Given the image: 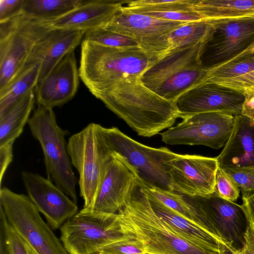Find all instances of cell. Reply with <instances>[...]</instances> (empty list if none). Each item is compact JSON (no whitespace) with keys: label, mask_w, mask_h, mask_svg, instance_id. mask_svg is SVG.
<instances>
[{"label":"cell","mask_w":254,"mask_h":254,"mask_svg":"<svg viewBox=\"0 0 254 254\" xmlns=\"http://www.w3.org/2000/svg\"><path fill=\"white\" fill-rule=\"evenodd\" d=\"M93 95L140 136L157 134L179 118L174 103L145 87L139 77H124Z\"/></svg>","instance_id":"obj_1"},{"label":"cell","mask_w":254,"mask_h":254,"mask_svg":"<svg viewBox=\"0 0 254 254\" xmlns=\"http://www.w3.org/2000/svg\"><path fill=\"white\" fill-rule=\"evenodd\" d=\"M122 233L140 242L145 254H219L185 241L153 210L136 179L125 204L117 213Z\"/></svg>","instance_id":"obj_2"},{"label":"cell","mask_w":254,"mask_h":254,"mask_svg":"<svg viewBox=\"0 0 254 254\" xmlns=\"http://www.w3.org/2000/svg\"><path fill=\"white\" fill-rule=\"evenodd\" d=\"M81 44L79 77L92 94L124 77H140L157 59L140 47H112L84 40Z\"/></svg>","instance_id":"obj_3"},{"label":"cell","mask_w":254,"mask_h":254,"mask_svg":"<svg viewBox=\"0 0 254 254\" xmlns=\"http://www.w3.org/2000/svg\"><path fill=\"white\" fill-rule=\"evenodd\" d=\"M204 43L171 48L141 74L140 81L153 92L174 103L183 93L206 81L208 70L200 59Z\"/></svg>","instance_id":"obj_4"},{"label":"cell","mask_w":254,"mask_h":254,"mask_svg":"<svg viewBox=\"0 0 254 254\" xmlns=\"http://www.w3.org/2000/svg\"><path fill=\"white\" fill-rule=\"evenodd\" d=\"M27 123L33 136L42 147L47 178L76 203L77 180L65 138L68 131L59 126L52 108L41 105L34 110Z\"/></svg>","instance_id":"obj_5"},{"label":"cell","mask_w":254,"mask_h":254,"mask_svg":"<svg viewBox=\"0 0 254 254\" xmlns=\"http://www.w3.org/2000/svg\"><path fill=\"white\" fill-rule=\"evenodd\" d=\"M97 128L110 153L122 157L135 171L137 179L149 186L174 191L164 162L178 155L167 147L152 148L142 144L117 127Z\"/></svg>","instance_id":"obj_6"},{"label":"cell","mask_w":254,"mask_h":254,"mask_svg":"<svg viewBox=\"0 0 254 254\" xmlns=\"http://www.w3.org/2000/svg\"><path fill=\"white\" fill-rule=\"evenodd\" d=\"M66 150L79 174L80 194L83 208L92 209L111 155L98 128L91 123L69 138Z\"/></svg>","instance_id":"obj_7"},{"label":"cell","mask_w":254,"mask_h":254,"mask_svg":"<svg viewBox=\"0 0 254 254\" xmlns=\"http://www.w3.org/2000/svg\"><path fill=\"white\" fill-rule=\"evenodd\" d=\"M51 29L48 22L22 14L0 23V92L18 75L35 45Z\"/></svg>","instance_id":"obj_8"},{"label":"cell","mask_w":254,"mask_h":254,"mask_svg":"<svg viewBox=\"0 0 254 254\" xmlns=\"http://www.w3.org/2000/svg\"><path fill=\"white\" fill-rule=\"evenodd\" d=\"M0 206L10 226L37 254H69L28 196L3 187Z\"/></svg>","instance_id":"obj_9"},{"label":"cell","mask_w":254,"mask_h":254,"mask_svg":"<svg viewBox=\"0 0 254 254\" xmlns=\"http://www.w3.org/2000/svg\"><path fill=\"white\" fill-rule=\"evenodd\" d=\"M61 240L69 254H92L129 237L122 232L117 213L83 208L60 228Z\"/></svg>","instance_id":"obj_10"},{"label":"cell","mask_w":254,"mask_h":254,"mask_svg":"<svg viewBox=\"0 0 254 254\" xmlns=\"http://www.w3.org/2000/svg\"><path fill=\"white\" fill-rule=\"evenodd\" d=\"M201 216L203 228L235 254L244 247L249 222L242 205L215 191L206 197H191Z\"/></svg>","instance_id":"obj_11"},{"label":"cell","mask_w":254,"mask_h":254,"mask_svg":"<svg viewBox=\"0 0 254 254\" xmlns=\"http://www.w3.org/2000/svg\"><path fill=\"white\" fill-rule=\"evenodd\" d=\"M209 20L213 31L205 42L200 57L207 70L254 47V15Z\"/></svg>","instance_id":"obj_12"},{"label":"cell","mask_w":254,"mask_h":254,"mask_svg":"<svg viewBox=\"0 0 254 254\" xmlns=\"http://www.w3.org/2000/svg\"><path fill=\"white\" fill-rule=\"evenodd\" d=\"M234 121V116L225 113L195 114L162 133V141L169 145H201L219 149L230 137Z\"/></svg>","instance_id":"obj_13"},{"label":"cell","mask_w":254,"mask_h":254,"mask_svg":"<svg viewBox=\"0 0 254 254\" xmlns=\"http://www.w3.org/2000/svg\"><path fill=\"white\" fill-rule=\"evenodd\" d=\"M187 23L167 21L121 9L105 28L131 38L147 54L157 59L172 48L171 34Z\"/></svg>","instance_id":"obj_14"},{"label":"cell","mask_w":254,"mask_h":254,"mask_svg":"<svg viewBox=\"0 0 254 254\" xmlns=\"http://www.w3.org/2000/svg\"><path fill=\"white\" fill-rule=\"evenodd\" d=\"M245 99L243 91L206 81L183 93L174 104L179 118L184 119L207 112L241 115Z\"/></svg>","instance_id":"obj_15"},{"label":"cell","mask_w":254,"mask_h":254,"mask_svg":"<svg viewBox=\"0 0 254 254\" xmlns=\"http://www.w3.org/2000/svg\"><path fill=\"white\" fill-rule=\"evenodd\" d=\"M164 164L174 191L190 197H206L215 192L216 157L178 154Z\"/></svg>","instance_id":"obj_16"},{"label":"cell","mask_w":254,"mask_h":254,"mask_svg":"<svg viewBox=\"0 0 254 254\" xmlns=\"http://www.w3.org/2000/svg\"><path fill=\"white\" fill-rule=\"evenodd\" d=\"M21 177L28 196L53 230L77 213L76 203L49 178L27 171L22 172Z\"/></svg>","instance_id":"obj_17"},{"label":"cell","mask_w":254,"mask_h":254,"mask_svg":"<svg viewBox=\"0 0 254 254\" xmlns=\"http://www.w3.org/2000/svg\"><path fill=\"white\" fill-rule=\"evenodd\" d=\"M110 154L92 210L115 214L126 203L137 177L135 171L124 159Z\"/></svg>","instance_id":"obj_18"},{"label":"cell","mask_w":254,"mask_h":254,"mask_svg":"<svg viewBox=\"0 0 254 254\" xmlns=\"http://www.w3.org/2000/svg\"><path fill=\"white\" fill-rule=\"evenodd\" d=\"M79 71L74 52L66 55L36 86L38 105L53 109L71 100L79 85Z\"/></svg>","instance_id":"obj_19"},{"label":"cell","mask_w":254,"mask_h":254,"mask_svg":"<svg viewBox=\"0 0 254 254\" xmlns=\"http://www.w3.org/2000/svg\"><path fill=\"white\" fill-rule=\"evenodd\" d=\"M85 32L51 29L35 45L25 66L41 64L38 83L41 82L66 55L74 52L82 42Z\"/></svg>","instance_id":"obj_20"},{"label":"cell","mask_w":254,"mask_h":254,"mask_svg":"<svg viewBox=\"0 0 254 254\" xmlns=\"http://www.w3.org/2000/svg\"><path fill=\"white\" fill-rule=\"evenodd\" d=\"M127 1L116 0H82L73 10L49 22L52 29L85 32L105 27Z\"/></svg>","instance_id":"obj_21"},{"label":"cell","mask_w":254,"mask_h":254,"mask_svg":"<svg viewBox=\"0 0 254 254\" xmlns=\"http://www.w3.org/2000/svg\"><path fill=\"white\" fill-rule=\"evenodd\" d=\"M234 117L231 135L216 157L218 168L223 170L254 168V126L242 114Z\"/></svg>","instance_id":"obj_22"},{"label":"cell","mask_w":254,"mask_h":254,"mask_svg":"<svg viewBox=\"0 0 254 254\" xmlns=\"http://www.w3.org/2000/svg\"><path fill=\"white\" fill-rule=\"evenodd\" d=\"M146 193L157 215L182 239L207 250L219 253L222 251L229 252L224 244L211 234L183 217L152 195Z\"/></svg>","instance_id":"obj_23"},{"label":"cell","mask_w":254,"mask_h":254,"mask_svg":"<svg viewBox=\"0 0 254 254\" xmlns=\"http://www.w3.org/2000/svg\"><path fill=\"white\" fill-rule=\"evenodd\" d=\"M35 101L34 90L18 99L0 116V146L14 142L20 135Z\"/></svg>","instance_id":"obj_24"},{"label":"cell","mask_w":254,"mask_h":254,"mask_svg":"<svg viewBox=\"0 0 254 254\" xmlns=\"http://www.w3.org/2000/svg\"><path fill=\"white\" fill-rule=\"evenodd\" d=\"M193 8L203 19L237 18L254 15V0H195Z\"/></svg>","instance_id":"obj_25"},{"label":"cell","mask_w":254,"mask_h":254,"mask_svg":"<svg viewBox=\"0 0 254 254\" xmlns=\"http://www.w3.org/2000/svg\"><path fill=\"white\" fill-rule=\"evenodd\" d=\"M41 64L25 66L15 79L0 92V116L18 99L34 90L38 83Z\"/></svg>","instance_id":"obj_26"},{"label":"cell","mask_w":254,"mask_h":254,"mask_svg":"<svg viewBox=\"0 0 254 254\" xmlns=\"http://www.w3.org/2000/svg\"><path fill=\"white\" fill-rule=\"evenodd\" d=\"M137 181L145 192L152 195L183 217L204 229L201 216L191 197L176 191L149 186Z\"/></svg>","instance_id":"obj_27"},{"label":"cell","mask_w":254,"mask_h":254,"mask_svg":"<svg viewBox=\"0 0 254 254\" xmlns=\"http://www.w3.org/2000/svg\"><path fill=\"white\" fill-rule=\"evenodd\" d=\"M81 2L82 0H24L22 14L49 22L69 12Z\"/></svg>","instance_id":"obj_28"},{"label":"cell","mask_w":254,"mask_h":254,"mask_svg":"<svg viewBox=\"0 0 254 254\" xmlns=\"http://www.w3.org/2000/svg\"><path fill=\"white\" fill-rule=\"evenodd\" d=\"M254 70V47L230 61L209 70L206 81L213 82L235 78Z\"/></svg>","instance_id":"obj_29"},{"label":"cell","mask_w":254,"mask_h":254,"mask_svg":"<svg viewBox=\"0 0 254 254\" xmlns=\"http://www.w3.org/2000/svg\"><path fill=\"white\" fill-rule=\"evenodd\" d=\"M213 29L209 20L187 23L171 34L170 41L172 48L205 42L212 34Z\"/></svg>","instance_id":"obj_30"},{"label":"cell","mask_w":254,"mask_h":254,"mask_svg":"<svg viewBox=\"0 0 254 254\" xmlns=\"http://www.w3.org/2000/svg\"><path fill=\"white\" fill-rule=\"evenodd\" d=\"M192 0H138L127 2L121 10L143 14L150 12L193 11Z\"/></svg>","instance_id":"obj_31"},{"label":"cell","mask_w":254,"mask_h":254,"mask_svg":"<svg viewBox=\"0 0 254 254\" xmlns=\"http://www.w3.org/2000/svg\"><path fill=\"white\" fill-rule=\"evenodd\" d=\"M83 40L112 47H139L138 44L131 38L105 27L86 32Z\"/></svg>","instance_id":"obj_32"},{"label":"cell","mask_w":254,"mask_h":254,"mask_svg":"<svg viewBox=\"0 0 254 254\" xmlns=\"http://www.w3.org/2000/svg\"><path fill=\"white\" fill-rule=\"evenodd\" d=\"M215 192L222 198L233 202L239 196L240 189L235 182L219 168L215 176Z\"/></svg>","instance_id":"obj_33"},{"label":"cell","mask_w":254,"mask_h":254,"mask_svg":"<svg viewBox=\"0 0 254 254\" xmlns=\"http://www.w3.org/2000/svg\"><path fill=\"white\" fill-rule=\"evenodd\" d=\"M98 252L100 254H145L142 244L131 237L108 245Z\"/></svg>","instance_id":"obj_34"},{"label":"cell","mask_w":254,"mask_h":254,"mask_svg":"<svg viewBox=\"0 0 254 254\" xmlns=\"http://www.w3.org/2000/svg\"><path fill=\"white\" fill-rule=\"evenodd\" d=\"M235 182L242 194V198L254 194V168L224 170Z\"/></svg>","instance_id":"obj_35"},{"label":"cell","mask_w":254,"mask_h":254,"mask_svg":"<svg viewBox=\"0 0 254 254\" xmlns=\"http://www.w3.org/2000/svg\"><path fill=\"white\" fill-rule=\"evenodd\" d=\"M24 0H0V23L22 14Z\"/></svg>","instance_id":"obj_36"},{"label":"cell","mask_w":254,"mask_h":254,"mask_svg":"<svg viewBox=\"0 0 254 254\" xmlns=\"http://www.w3.org/2000/svg\"><path fill=\"white\" fill-rule=\"evenodd\" d=\"M213 82L244 91L245 89L254 87V70L237 78Z\"/></svg>","instance_id":"obj_37"},{"label":"cell","mask_w":254,"mask_h":254,"mask_svg":"<svg viewBox=\"0 0 254 254\" xmlns=\"http://www.w3.org/2000/svg\"><path fill=\"white\" fill-rule=\"evenodd\" d=\"M9 224L0 206V254H12L8 234Z\"/></svg>","instance_id":"obj_38"},{"label":"cell","mask_w":254,"mask_h":254,"mask_svg":"<svg viewBox=\"0 0 254 254\" xmlns=\"http://www.w3.org/2000/svg\"><path fill=\"white\" fill-rule=\"evenodd\" d=\"M11 142L0 146V182L2 180L3 175L13 158V144Z\"/></svg>","instance_id":"obj_39"},{"label":"cell","mask_w":254,"mask_h":254,"mask_svg":"<svg viewBox=\"0 0 254 254\" xmlns=\"http://www.w3.org/2000/svg\"><path fill=\"white\" fill-rule=\"evenodd\" d=\"M8 234L12 254H29L24 241L9 225Z\"/></svg>","instance_id":"obj_40"},{"label":"cell","mask_w":254,"mask_h":254,"mask_svg":"<svg viewBox=\"0 0 254 254\" xmlns=\"http://www.w3.org/2000/svg\"><path fill=\"white\" fill-rule=\"evenodd\" d=\"M245 101L243 105L242 115L248 117L254 126V87L245 89Z\"/></svg>","instance_id":"obj_41"},{"label":"cell","mask_w":254,"mask_h":254,"mask_svg":"<svg viewBox=\"0 0 254 254\" xmlns=\"http://www.w3.org/2000/svg\"><path fill=\"white\" fill-rule=\"evenodd\" d=\"M234 254H254V225L250 222L247 228L243 248Z\"/></svg>","instance_id":"obj_42"},{"label":"cell","mask_w":254,"mask_h":254,"mask_svg":"<svg viewBox=\"0 0 254 254\" xmlns=\"http://www.w3.org/2000/svg\"><path fill=\"white\" fill-rule=\"evenodd\" d=\"M242 199L243 203L242 206L246 213L248 222L254 225V194L248 198Z\"/></svg>","instance_id":"obj_43"},{"label":"cell","mask_w":254,"mask_h":254,"mask_svg":"<svg viewBox=\"0 0 254 254\" xmlns=\"http://www.w3.org/2000/svg\"><path fill=\"white\" fill-rule=\"evenodd\" d=\"M25 245L29 254H37L28 244L25 243Z\"/></svg>","instance_id":"obj_44"},{"label":"cell","mask_w":254,"mask_h":254,"mask_svg":"<svg viewBox=\"0 0 254 254\" xmlns=\"http://www.w3.org/2000/svg\"><path fill=\"white\" fill-rule=\"evenodd\" d=\"M219 254H233L231 252H228V251H222L221 252H220Z\"/></svg>","instance_id":"obj_45"},{"label":"cell","mask_w":254,"mask_h":254,"mask_svg":"<svg viewBox=\"0 0 254 254\" xmlns=\"http://www.w3.org/2000/svg\"><path fill=\"white\" fill-rule=\"evenodd\" d=\"M92 254H100L98 252H96V253H93Z\"/></svg>","instance_id":"obj_46"}]
</instances>
